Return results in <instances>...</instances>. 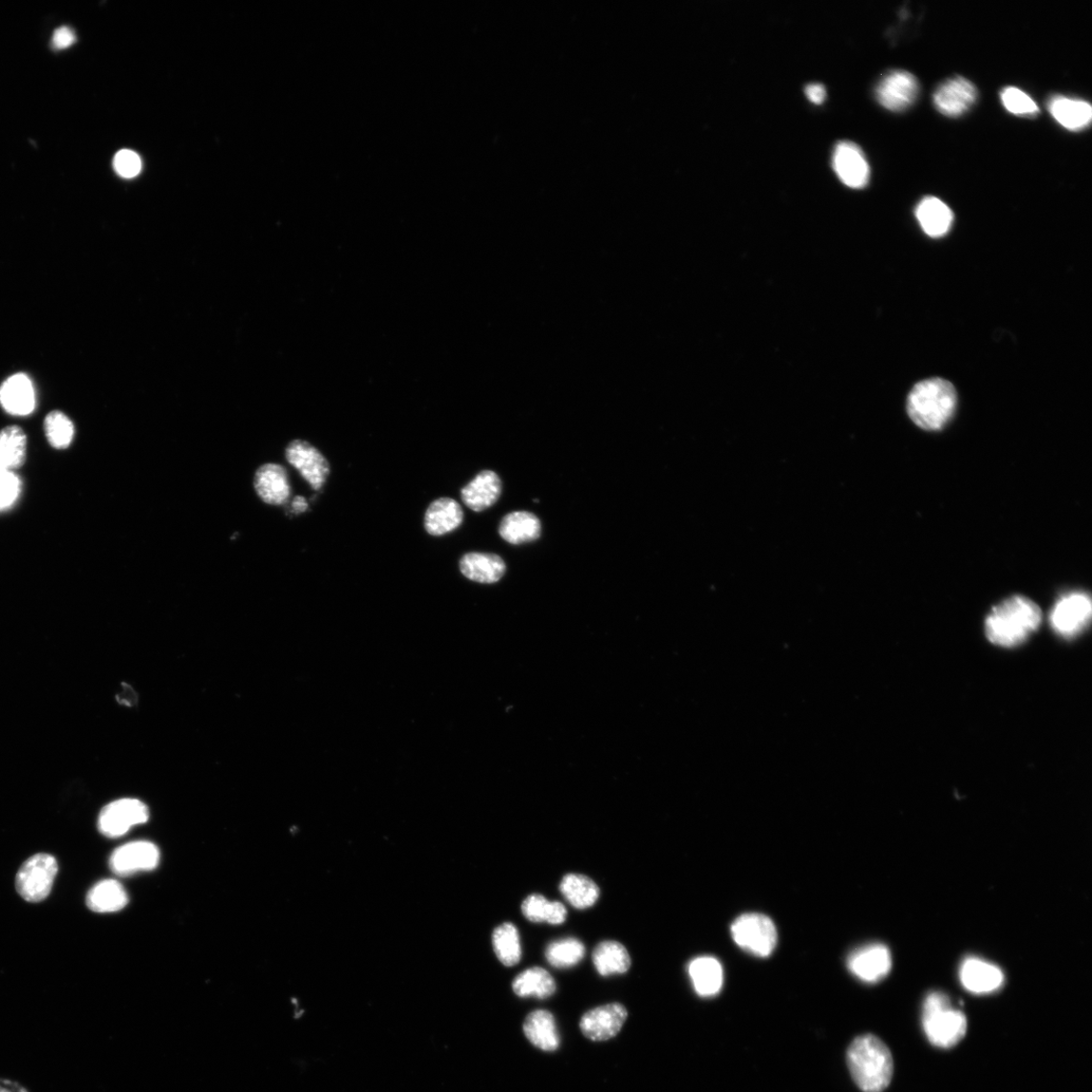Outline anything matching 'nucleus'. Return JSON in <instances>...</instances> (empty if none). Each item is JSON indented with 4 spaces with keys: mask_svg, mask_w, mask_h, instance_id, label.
<instances>
[{
    "mask_svg": "<svg viewBox=\"0 0 1092 1092\" xmlns=\"http://www.w3.org/2000/svg\"><path fill=\"white\" fill-rule=\"evenodd\" d=\"M1039 606L1026 597L1014 596L997 605L988 615L986 635L991 643L1001 647H1015L1041 625Z\"/></svg>",
    "mask_w": 1092,
    "mask_h": 1092,
    "instance_id": "1",
    "label": "nucleus"
},
{
    "mask_svg": "<svg viewBox=\"0 0 1092 1092\" xmlns=\"http://www.w3.org/2000/svg\"><path fill=\"white\" fill-rule=\"evenodd\" d=\"M852 1078L864 1092H882L893 1077L891 1052L876 1035L856 1038L846 1053Z\"/></svg>",
    "mask_w": 1092,
    "mask_h": 1092,
    "instance_id": "2",
    "label": "nucleus"
},
{
    "mask_svg": "<svg viewBox=\"0 0 1092 1092\" xmlns=\"http://www.w3.org/2000/svg\"><path fill=\"white\" fill-rule=\"evenodd\" d=\"M957 401V392L950 382L938 378L922 381L909 395V416L922 429L939 430L952 419Z\"/></svg>",
    "mask_w": 1092,
    "mask_h": 1092,
    "instance_id": "3",
    "label": "nucleus"
},
{
    "mask_svg": "<svg viewBox=\"0 0 1092 1092\" xmlns=\"http://www.w3.org/2000/svg\"><path fill=\"white\" fill-rule=\"evenodd\" d=\"M922 1025L930 1042L939 1048L954 1047L967 1032L965 1014L953 1009L949 997L941 992L928 995L922 1009Z\"/></svg>",
    "mask_w": 1092,
    "mask_h": 1092,
    "instance_id": "4",
    "label": "nucleus"
},
{
    "mask_svg": "<svg viewBox=\"0 0 1092 1092\" xmlns=\"http://www.w3.org/2000/svg\"><path fill=\"white\" fill-rule=\"evenodd\" d=\"M731 936L737 945L751 955L768 957L777 944L774 922L761 914H746L733 921Z\"/></svg>",
    "mask_w": 1092,
    "mask_h": 1092,
    "instance_id": "5",
    "label": "nucleus"
},
{
    "mask_svg": "<svg viewBox=\"0 0 1092 1092\" xmlns=\"http://www.w3.org/2000/svg\"><path fill=\"white\" fill-rule=\"evenodd\" d=\"M59 863L49 854H36L28 859L18 870L15 887L18 894L29 902L46 899L53 888Z\"/></svg>",
    "mask_w": 1092,
    "mask_h": 1092,
    "instance_id": "6",
    "label": "nucleus"
},
{
    "mask_svg": "<svg viewBox=\"0 0 1092 1092\" xmlns=\"http://www.w3.org/2000/svg\"><path fill=\"white\" fill-rule=\"evenodd\" d=\"M149 809L138 799L124 798L107 804L99 817V830L107 838L117 839L126 835L131 828L146 823Z\"/></svg>",
    "mask_w": 1092,
    "mask_h": 1092,
    "instance_id": "7",
    "label": "nucleus"
},
{
    "mask_svg": "<svg viewBox=\"0 0 1092 1092\" xmlns=\"http://www.w3.org/2000/svg\"><path fill=\"white\" fill-rule=\"evenodd\" d=\"M918 91L919 86L914 75L905 70H894L880 81L875 96L885 108L902 111L914 105Z\"/></svg>",
    "mask_w": 1092,
    "mask_h": 1092,
    "instance_id": "8",
    "label": "nucleus"
},
{
    "mask_svg": "<svg viewBox=\"0 0 1092 1092\" xmlns=\"http://www.w3.org/2000/svg\"><path fill=\"white\" fill-rule=\"evenodd\" d=\"M160 862V852L154 843L140 841L126 843L109 858V867L119 876L152 871Z\"/></svg>",
    "mask_w": 1092,
    "mask_h": 1092,
    "instance_id": "9",
    "label": "nucleus"
},
{
    "mask_svg": "<svg viewBox=\"0 0 1092 1092\" xmlns=\"http://www.w3.org/2000/svg\"><path fill=\"white\" fill-rule=\"evenodd\" d=\"M286 459L315 491L322 488L330 474V465L315 446L304 440H294L286 448Z\"/></svg>",
    "mask_w": 1092,
    "mask_h": 1092,
    "instance_id": "10",
    "label": "nucleus"
},
{
    "mask_svg": "<svg viewBox=\"0 0 1092 1092\" xmlns=\"http://www.w3.org/2000/svg\"><path fill=\"white\" fill-rule=\"evenodd\" d=\"M1091 608V601L1086 594L1071 593L1061 598L1054 607L1052 628L1063 636H1075L1089 624Z\"/></svg>",
    "mask_w": 1092,
    "mask_h": 1092,
    "instance_id": "11",
    "label": "nucleus"
},
{
    "mask_svg": "<svg viewBox=\"0 0 1092 1092\" xmlns=\"http://www.w3.org/2000/svg\"><path fill=\"white\" fill-rule=\"evenodd\" d=\"M628 1015L626 1007L618 1003L599 1007L582 1015L580 1029L592 1041H607L623 1029Z\"/></svg>",
    "mask_w": 1092,
    "mask_h": 1092,
    "instance_id": "12",
    "label": "nucleus"
},
{
    "mask_svg": "<svg viewBox=\"0 0 1092 1092\" xmlns=\"http://www.w3.org/2000/svg\"><path fill=\"white\" fill-rule=\"evenodd\" d=\"M835 172L842 182L851 188H863L870 179V167L861 148L852 142H841L833 156Z\"/></svg>",
    "mask_w": 1092,
    "mask_h": 1092,
    "instance_id": "13",
    "label": "nucleus"
},
{
    "mask_svg": "<svg viewBox=\"0 0 1092 1092\" xmlns=\"http://www.w3.org/2000/svg\"><path fill=\"white\" fill-rule=\"evenodd\" d=\"M891 954L881 944L865 946L852 953L848 959L850 971L862 982L876 984L887 977L891 970Z\"/></svg>",
    "mask_w": 1092,
    "mask_h": 1092,
    "instance_id": "14",
    "label": "nucleus"
},
{
    "mask_svg": "<svg viewBox=\"0 0 1092 1092\" xmlns=\"http://www.w3.org/2000/svg\"><path fill=\"white\" fill-rule=\"evenodd\" d=\"M976 100V87L968 80L960 77L941 83L934 94L937 109L940 114L951 118L963 115Z\"/></svg>",
    "mask_w": 1092,
    "mask_h": 1092,
    "instance_id": "15",
    "label": "nucleus"
},
{
    "mask_svg": "<svg viewBox=\"0 0 1092 1092\" xmlns=\"http://www.w3.org/2000/svg\"><path fill=\"white\" fill-rule=\"evenodd\" d=\"M254 489L261 501L280 506L288 502L292 489L287 469L278 463L261 465L254 476Z\"/></svg>",
    "mask_w": 1092,
    "mask_h": 1092,
    "instance_id": "16",
    "label": "nucleus"
},
{
    "mask_svg": "<svg viewBox=\"0 0 1092 1092\" xmlns=\"http://www.w3.org/2000/svg\"><path fill=\"white\" fill-rule=\"evenodd\" d=\"M960 981L970 992L985 994L1002 987L1005 982L1003 971L979 958H968L960 968Z\"/></svg>",
    "mask_w": 1092,
    "mask_h": 1092,
    "instance_id": "17",
    "label": "nucleus"
},
{
    "mask_svg": "<svg viewBox=\"0 0 1092 1092\" xmlns=\"http://www.w3.org/2000/svg\"><path fill=\"white\" fill-rule=\"evenodd\" d=\"M502 494V482L493 470H483L462 489V500L470 510L482 512L492 507Z\"/></svg>",
    "mask_w": 1092,
    "mask_h": 1092,
    "instance_id": "18",
    "label": "nucleus"
},
{
    "mask_svg": "<svg viewBox=\"0 0 1092 1092\" xmlns=\"http://www.w3.org/2000/svg\"><path fill=\"white\" fill-rule=\"evenodd\" d=\"M0 404L16 416H26L36 407L34 386L26 374L11 376L0 388Z\"/></svg>",
    "mask_w": 1092,
    "mask_h": 1092,
    "instance_id": "19",
    "label": "nucleus"
},
{
    "mask_svg": "<svg viewBox=\"0 0 1092 1092\" xmlns=\"http://www.w3.org/2000/svg\"><path fill=\"white\" fill-rule=\"evenodd\" d=\"M463 521L462 506L454 499L441 498L428 507L424 527L430 535L441 536L459 529Z\"/></svg>",
    "mask_w": 1092,
    "mask_h": 1092,
    "instance_id": "20",
    "label": "nucleus"
},
{
    "mask_svg": "<svg viewBox=\"0 0 1092 1092\" xmlns=\"http://www.w3.org/2000/svg\"><path fill=\"white\" fill-rule=\"evenodd\" d=\"M460 570L470 581L493 583L505 575L506 563L497 555L469 553L461 558Z\"/></svg>",
    "mask_w": 1092,
    "mask_h": 1092,
    "instance_id": "21",
    "label": "nucleus"
},
{
    "mask_svg": "<svg viewBox=\"0 0 1092 1092\" xmlns=\"http://www.w3.org/2000/svg\"><path fill=\"white\" fill-rule=\"evenodd\" d=\"M526 1038L540 1050L553 1052L559 1046V1034L555 1016L544 1009L534 1010L523 1025Z\"/></svg>",
    "mask_w": 1092,
    "mask_h": 1092,
    "instance_id": "22",
    "label": "nucleus"
},
{
    "mask_svg": "<svg viewBox=\"0 0 1092 1092\" xmlns=\"http://www.w3.org/2000/svg\"><path fill=\"white\" fill-rule=\"evenodd\" d=\"M915 216L922 230L933 238L946 235L954 221L949 206L935 197L922 200L917 205Z\"/></svg>",
    "mask_w": 1092,
    "mask_h": 1092,
    "instance_id": "23",
    "label": "nucleus"
},
{
    "mask_svg": "<svg viewBox=\"0 0 1092 1092\" xmlns=\"http://www.w3.org/2000/svg\"><path fill=\"white\" fill-rule=\"evenodd\" d=\"M129 902L123 885L114 879L103 880L89 890L86 905L94 913L109 914L122 911Z\"/></svg>",
    "mask_w": 1092,
    "mask_h": 1092,
    "instance_id": "24",
    "label": "nucleus"
},
{
    "mask_svg": "<svg viewBox=\"0 0 1092 1092\" xmlns=\"http://www.w3.org/2000/svg\"><path fill=\"white\" fill-rule=\"evenodd\" d=\"M689 975L693 986L701 996L718 994L724 984V970L719 960L713 957H700L690 963Z\"/></svg>",
    "mask_w": 1092,
    "mask_h": 1092,
    "instance_id": "25",
    "label": "nucleus"
},
{
    "mask_svg": "<svg viewBox=\"0 0 1092 1092\" xmlns=\"http://www.w3.org/2000/svg\"><path fill=\"white\" fill-rule=\"evenodd\" d=\"M1048 107L1053 118L1070 131L1085 129L1092 119V108L1084 101L1054 97Z\"/></svg>",
    "mask_w": 1092,
    "mask_h": 1092,
    "instance_id": "26",
    "label": "nucleus"
},
{
    "mask_svg": "<svg viewBox=\"0 0 1092 1092\" xmlns=\"http://www.w3.org/2000/svg\"><path fill=\"white\" fill-rule=\"evenodd\" d=\"M499 534L507 542L515 545L534 541L541 535V523L533 513L512 512L501 521Z\"/></svg>",
    "mask_w": 1092,
    "mask_h": 1092,
    "instance_id": "27",
    "label": "nucleus"
},
{
    "mask_svg": "<svg viewBox=\"0 0 1092 1092\" xmlns=\"http://www.w3.org/2000/svg\"><path fill=\"white\" fill-rule=\"evenodd\" d=\"M593 963L602 976L624 974L631 966L629 951L615 940L602 941L593 952Z\"/></svg>",
    "mask_w": 1092,
    "mask_h": 1092,
    "instance_id": "28",
    "label": "nucleus"
},
{
    "mask_svg": "<svg viewBox=\"0 0 1092 1092\" xmlns=\"http://www.w3.org/2000/svg\"><path fill=\"white\" fill-rule=\"evenodd\" d=\"M559 891L570 905L577 910H586L595 905L600 890L598 885L588 876L567 874L559 884Z\"/></svg>",
    "mask_w": 1092,
    "mask_h": 1092,
    "instance_id": "29",
    "label": "nucleus"
},
{
    "mask_svg": "<svg viewBox=\"0 0 1092 1092\" xmlns=\"http://www.w3.org/2000/svg\"><path fill=\"white\" fill-rule=\"evenodd\" d=\"M513 991L520 997L549 999L557 990V984L550 972L541 967H533L521 972L512 984Z\"/></svg>",
    "mask_w": 1092,
    "mask_h": 1092,
    "instance_id": "30",
    "label": "nucleus"
},
{
    "mask_svg": "<svg viewBox=\"0 0 1092 1092\" xmlns=\"http://www.w3.org/2000/svg\"><path fill=\"white\" fill-rule=\"evenodd\" d=\"M27 455V437L21 427L0 431V468L12 470L23 465Z\"/></svg>",
    "mask_w": 1092,
    "mask_h": 1092,
    "instance_id": "31",
    "label": "nucleus"
},
{
    "mask_svg": "<svg viewBox=\"0 0 1092 1092\" xmlns=\"http://www.w3.org/2000/svg\"><path fill=\"white\" fill-rule=\"evenodd\" d=\"M523 915L533 922H548L558 926L567 919V909L562 903L549 901L540 894H533L523 901L521 906Z\"/></svg>",
    "mask_w": 1092,
    "mask_h": 1092,
    "instance_id": "32",
    "label": "nucleus"
},
{
    "mask_svg": "<svg viewBox=\"0 0 1092 1092\" xmlns=\"http://www.w3.org/2000/svg\"><path fill=\"white\" fill-rule=\"evenodd\" d=\"M493 946L503 965L512 967L520 962L522 956L520 936L517 928L511 922H505L495 929Z\"/></svg>",
    "mask_w": 1092,
    "mask_h": 1092,
    "instance_id": "33",
    "label": "nucleus"
},
{
    "mask_svg": "<svg viewBox=\"0 0 1092 1092\" xmlns=\"http://www.w3.org/2000/svg\"><path fill=\"white\" fill-rule=\"evenodd\" d=\"M586 949L581 940L566 938L553 941L545 950V958L555 968H571L585 957Z\"/></svg>",
    "mask_w": 1092,
    "mask_h": 1092,
    "instance_id": "34",
    "label": "nucleus"
},
{
    "mask_svg": "<svg viewBox=\"0 0 1092 1092\" xmlns=\"http://www.w3.org/2000/svg\"><path fill=\"white\" fill-rule=\"evenodd\" d=\"M44 429L50 444L58 449L67 448L74 438V425L64 413L54 411L48 414Z\"/></svg>",
    "mask_w": 1092,
    "mask_h": 1092,
    "instance_id": "35",
    "label": "nucleus"
},
{
    "mask_svg": "<svg viewBox=\"0 0 1092 1092\" xmlns=\"http://www.w3.org/2000/svg\"><path fill=\"white\" fill-rule=\"evenodd\" d=\"M1001 99L1005 107L1013 115L1030 117L1039 112L1038 105L1019 88L1006 87L1001 93Z\"/></svg>",
    "mask_w": 1092,
    "mask_h": 1092,
    "instance_id": "36",
    "label": "nucleus"
},
{
    "mask_svg": "<svg viewBox=\"0 0 1092 1092\" xmlns=\"http://www.w3.org/2000/svg\"><path fill=\"white\" fill-rule=\"evenodd\" d=\"M22 484L12 470L0 468V510L11 507L21 494Z\"/></svg>",
    "mask_w": 1092,
    "mask_h": 1092,
    "instance_id": "37",
    "label": "nucleus"
},
{
    "mask_svg": "<svg viewBox=\"0 0 1092 1092\" xmlns=\"http://www.w3.org/2000/svg\"><path fill=\"white\" fill-rule=\"evenodd\" d=\"M114 167L120 177L133 178L140 174L142 162L136 153L131 152V150H122L115 156Z\"/></svg>",
    "mask_w": 1092,
    "mask_h": 1092,
    "instance_id": "38",
    "label": "nucleus"
},
{
    "mask_svg": "<svg viewBox=\"0 0 1092 1092\" xmlns=\"http://www.w3.org/2000/svg\"><path fill=\"white\" fill-rule=\"evenodd\" d=\"M77 40L74 32L68 27H61L55 31L52 44L55 49H67Z\"/></svg>",
    "mask_w": 1092,
    "mask_h": 1092,
    "instance_id": "39",
    "label": "nucleus"
},
{
    "mask_svg": "<svg viewBox=\"0 0 1092 1092\" xmlns=\"http://www.w3.org/2000/svg\"><path fill=\"white\" fill-rule=\"evenodd\" d=\"M805 94L809 101L813 104L820 105L826 98V90L822 84L813 83L805 87Z\"/></svg>",
    "mask_w": 1092,
    "mask_h": 1092,
    "instance_id": "40",
    "label": "nucleus"
},
{
    "mask_svg": "<svg viewBox=\"0 0 1092 1092\" xmlns=\"http://www.w3.org/2000/svg\"><path fill=\"white\" fill-rule=\"evenodd\" d=\"M0 1092H31L23 1083L0 1077Z\"/></svg>",
    "mask_w": 1092,
    "mask_h": 1092,
    "instance_id": "41",
    "label": "nucleus"
},
{
    "mask_svg": "<svg viewBox=\"0 0 1092 1092\" xmlns=\"http://www.w3.org/2000/svg\"><path fill=\"white\" fill-rule=\"evenodd\" d=\"M308 502L304 497H296L292 502V512L300 514L308 510Z\"/></svg>",
    "mask_w": 1092,
    "mask_h": 1092,
    "instance_id": "42",
    "label": "nucleus"
}]
</instances>
